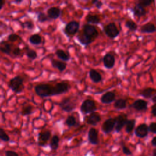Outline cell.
I'll list each match as a JSON object with an SVG mask.
<instances>
[{"mask_svg": "<svg viewBox=\"0 0 156 156\" xmlns=\"http://www.w3.org/2000/svg\"><path fill=\"white\" fill-rule=\"evenodd\" d=\"M99 35L96 27L90 24H85L77 35V40L83 46H88L94 41Z\"/></svg>", "mask_w": 156, "mask_h": 156, "instance_id": "6da1fadb", "label": "cell"}, {"mask_svg": "<svg viewBox=\"0 0 156 156\" xmlns=\"http://www.w3.org/2000/svg\"><path fill=\"white\" fill-rule=\"evenodd\" d=\"M35 93L41 98H47L55 96L54 85L49 83H39L35 86Z\"/></svg>", "mask_w": 156, "mask_h": 156, "instance_id": "7a4b0ae2", "label": "cell"}, {"mask_svg": "<svg viewBox=\"0 0 156 156\" xmlns=\"http://www.w3.org/2000/svg\"><path fill=\"white\" fill-rule=\"evenodd\" d=\"M23 82L24 78L20 75H17L10 79L8 83V86L13 92L16 94H18L21 93L24 88Z\"/></svg>", "mask_w": 156, "mask_h": 156, "instance_id": "3957f363", "label": "cell"}, {"mask_svg": "<svg viewBox=\"0 0 156 156\" xmlns=\"http://www.w3.org/2000/svg\"><path fill=\"white\" fill-rule=\"evenodd\" d=\"M60 108L65 112H71L76 107V101L71 96L65 97L58 103Z\"/></svg>", "mask_w": 156, "mask_h": 156, "instance_id": "277c9868", "label": "cell"}, {"mask_svg": "<svg viewBox=\"0 0 156 156\" xmlns=\"http://www.w3.org/2000/svg\"><path fill=\"white\" fill-rule=\"evenodd\" d=\"M80 23L77 21H71L66 23L63 32L68 37L74 36L79 30Z\"/></svg>", "mask_w": 156, "mask_h": 156, "instance_id": "5b68a950", "label": "cell"}, {"mask_svg": "<svg viewBox=\"0 0 156 156\" xmlns=\"http://www.w3.org/2000/svg\"><path fill=\"white\" fill-rule=\"evenodd\" d=\"M80 110L83 114H91L97 110L96 102L94 100L87 99L82 103Z\"/></svg>", "mask_w": 156, "mask_h": 156, "instance_id": "8992f818", "label": "cell"}, {"mask_svg": "<svg viewBox=\"0 0 156 156\" xmlns=\"http://www.w3.org/2000/svg\"><path fill=\"white\" fill-rule=\"evenodd\" d=\"M103 30L105 35L111 39L117 37L119 34V30L116 24L113 22L109 23L104 26Z\"/></svg>", "mask_w": 156, "mask_h": 156, "instance_id": "52a82bcc", "label": "cell"}, {"mask_svg": "<svg viewBox=\"0 0 156 156\" xmlns=\"http://www.w3.org/2000/svg\"><path fill=\"white\" fill-rule=\"evenodd\" d=\"M54 88H55V94L56 96V95H59V94H62L66 93L70 89L71 86L68 82L65 81H62V82L56 83L54 85Z\"/></svg>", "mask_w": 156, "mask_h": 156, "instance_id": "ba28073f", "label": "cell"}, {"mask_svg": "<svg viewBox=\"0 0 156 156\" xmlns=\"http://www.w3.org/2000/svg\"><path fill=\"white\" fill-rule=\"evenodd\" d=\"M127 121V115L126 113H121L116 116V126L115 127L116 132H119L126 126Z\"/></svg>", "mask_w": 156, "mask_h": 156, "instance_id": "9c48e42d", "label": "cell"}, {"mask_svg": "<svg viewBox=\"0 0 156 156\" xmlns=\"http://www.w3.org/2000/svg\"><path fill=\"white\" fill-rule=\"evenodd\" d=\"M116 126V117L110 118L106 119L102 125V130L105 133H110L115 127Z\"/></svg>", "mask_w": 156, "mask_h": 156, "instance_id": "30bf717a", "label": "cell"}, {"mask_svg": "<svg viewBox=\"0 0 156 156\" xmlns=\"http://www.w3.org/2000/svg\"><path fill=\"white\" fill-rule=\"evenodd\" d=\"M102 62L104 66L107 69L112 68L115 63V58L114 55L110 52L106 53L102 57Z\"/></svg>", "mask_w": 156, "mask_h": 156, "instance_id": "8fae6325", "label": "cell"}, {"mask_svg": "<svg viewBox=\"0 0 156 156\" xmlns=\"http://www.w3.org/2000/svg\"><path fill=\"white\" fill-rule=\"evenodd\" d=\"M149 131V126L145 123H142L136 127L135 133L139 138H144L147 135Z\"/></svg>", "mask_w": 156, "mask_h": 156, "instance_id": "7c38bea8", "label": "cell"}, {"mask_svg": "<svg viewBox=\"0 0 156 156\" xmlns=\"http://www.w3.org/2000/svg\"><path fill=\"white\" fill-rule=\"evenodd\" d=\"M136 111H144L147 108V102L142 99L135 101L130 106Z\"/></svg>", "mask_w": 156, "mask_h": 156, "instance_id": "4fadbf2b", "label": "cell"}, {"mask_svg": "<svg viewBox=\"0 0 156 156\" xmlns=\"http://www.w3.org/2000/svg\"><path fill=\"white\" fill-rule=\"evenodd\" d=\"M51 131L50 130H44L38 133V144L40 146H43L46 144L48 141L51 137Z\"/></svg>", "mask_w": 156, "mask_h": 156, "instance_id": "5bb4252c", "label": "cell"}, {"mask_svg": "<svg viewBox=\"0 0 156 156\" xmlns=\"http://www.w3.org/2000/svg\"><path fill=\"white\" fill-rule=\"evenodd\" d=\"M115 97L116 94L113 91H107L101 96L100 100L102 104H109L115 101Z\"/></svg>", "mask_w": 156, "mask_h": 156, "instance_id": "9a60e30c", "label": "cell"}, {"mask_svg": "<svg viewBox=\"0 0 156 156\" xmlns=\"http://www.w3.org/2000/svg\"><path fill=\"white\" fill-rule=\"evenodd\" d=\"M88 138L89 142L92 144L96 145L99 143V136H98V131L94 127L90 128L88 131Z\"/></svg>", "mask_w": 156, "mask_h": 156, "instance_id": "2e32d148", "label": "cell"}, {"mask_svg": "<svg viewBox=\"0 0 156 156\" xmlns=\"http://www.w3.org/2000/svg\"><path fill=\"white\" fill-rule=\"evenodd\" d=\"M101 120V117L98 113L93 112L90 114L86 118V122L88 124L95 126Z\"/></svg>", "mask_w": 156, "mask_h": 156, "instance_id": "e0dca14e", "label": "cell"}, {"mask_svg": "<svg viewBox=\"0 0 156 156\" xmlns=\"http://www.w3.org/2000/svg\"><path fill=\"white\" fill-rule=\"evenodd\" d=\"M132 11L133 13V15L138 18L146 15L147 13V11L146 10V9L142 7L138 2H137L134 5L132 9Z\"/></svg>", "mask_w": 156, "mask_h": 156, "instance_id": "ac0fdd59", "label": "cell"}, {"mask_svg": "<svg viewBox=\"0 0 156 156\" xmlns=\"http://www.w3.org/2000/svg\"><path fill=\"white\" fill-rule=\"evenodd\" d=\"M61 14V10L58 7H51L47 10V15L49 19L56 20Z\"/></svg>", "mask_w": 156, "mask_h": 156, "instance_id": "d6986e66", "label": "cell"}, {"mask_svg": "<svg viewBox=\"0 0 156 156\" xmlns=\"http://www.w3.org/2000/svg\"><path fill=\"white\" fill-rule=\"evenodd\" d=\"M140 95L146 99L152 98L156 95V89L152 87L145 88L140 92Z\"/></svg>", "mask_w": 156, "mask_h": 156, "instance_id": "ffe728a7", "label": "cell"}, {"mask_svg": "<svg viewBox=\"0 0 156 156\" xmlns=\"http://www.w3.org/2000/svg\"><path fill=\"white\" fill-rule=\"evenodd\" d=\"M12 46H13L12 44L5 41H1L0 50L1 52H2L3 54H7V55H10L11 53L12 54V51L13 49L12 48Z\"/></svg>", "mask_w": 156, "mask_h": 156, "instance_id": "44dd1931", "label": "cell"}, {"mask_svg": "<svg viewBox=\"0 0 156 156\" xmlns=\"http://www.w3.org/2000/svg\"><path fill=\"white\" fill-rule=\"evenodd\" d=\"M140 32L144 34H151L156 32V26L152 23H147L140 27Z\"/></svg>", "mask_w": 156, "mask_h": 156, "instance_id": "7402d4cb", "label": "cell"}, {"mask_svg": "<svg viewBox=\"0 0 156 156\" xmlns=\"http://www.w3.org/2000/svg\"><path fill=\"white\" fill-rule=\"evenodd\" d=\"M51 63L52 66L54 68L57 69L60 72L63 71L66 69V65H67L66 63H65L64 62H62V61H60L58 60H56V59H54V58H52L51 60Z\"/></svg>", "mask_w": 156, "mask_h": 156, "instance_id": "603a6c76", "label": "cell"}, {"mask_svg": "<svg viewBox=\"0 0 156 156\" xmlns=\"http://www.w3.org/2000/svg\"><path fill=\"white\" fill-rule=\"evenodd\" d=\"M88 73H89L90 78L93 82L96 83L102 81V77L101 74L96 69H91Z\"/></svg>", "mask_w": 156, "mask_h": 156, "instance_id": "cb8c5ba5", "label": "cell"}, {"mask_svg": "<svg viewBox=\"0 0 156 156\" xmlns=\"http://www.w3.org/2000/svg\"><path fill=\"white\" fill-rule=\"evenodd\" d=\"M85 21L88 24H98L101 22V19L99 16L97 15H91L88 14L85 16Z\"/></svg>", "mask_w": 156, "mask_h": 156, "instance_id": "d4e9b609", "label": "cell"}, {"mask_svg": "<svg viewBox=\"0 0 156 156\" xmlns=\"http://www.w3.org/2000/svg\"><path fill=\"white\" fill-rule=\"evenodd\" d=\"M57 57L63 61H68L70 59V55L69 53H67L65 51L61 49H58L55 52Z\"/></svg>", "mask_w": 156, "mask_h": 156, "instance_id": "484cf974", "label": "cell"}, {"mask_svg": "<svg viewBox=\"0 0 156 156\" xmlns=\"http://www.w3.org/2000/svg\"><path fill=\"white\" fill-rule=\"evenodd\" d=\"M113 107L116 110H123L127 107V101L124 99H118L115 101Z\"/></svg>", "mask_w": 156, "mask_h": 156, "instance_id": "4316f807", "label": "cell"}, {"mask_svg": "<svg viewBox=\"0 0 156 156\" xmlns=\"http://www.w3.org/2000/svg\"><path fill=\"white\" fill-rule=\"evenodd\" d=\"M29 41L32 44L38 45L41 44L42 41V38L39 34H34L29 37Z\"/></svg>", "mask_w": 156, "mask_h": 156, "instance_id": "83f0119b", "label": "cell"}, {"mask_svg": "<svg viewBox=\"0 0 156 156\" xmlns=\"http://www.w3.org/2000/svg\"><path fill=\"white\" fill-rule=\"evenodd\" d=\"M24 49L25 51V54L28 58H30L31 60H34L37 58V57H38L37 52L35 50L29 48L27 46H26L24 48Z\"/></svg>", "mask_w": 156, "mask_h": 156, "instance_id": "f1b7e54d", "label": "cell"}, {"mask_svg": "<svg viewBox=\"0 0 156 156\" xmlns=\"http://www.w3.org/2000/svg\"><path fill=\"white\" fill-rule=\"evenodd\" d=\"M66 125L69 127H76L79 125V122H77L76 118L73 115H68L65 120Z\"/></svg>", "mask_w": 156, "mask_h": 156, "instance_id": "f546056e", "label": "cell"}, {"mask_svg": "<svg viewBox=\"0 0 156 156\" xmlns=\"http://www.w3.org/2000/svg\"><path fill=\"white\" fill-rule=\"evenodd\" d=\"M59 141H60V138L57 135H54L50 141V147L52 150L53 151H55L58 147V144H59Z\"/></svg>", "mask_w": 156, "mask_h": 156, "instance_id": "4dcf8cb0", "label": "cell"}, {"mask_svg": "<svg viewBox=\"0 0 156 156\" xmlns=\"http://www.w3.org/2000/svg\"><path fill=\"white\" fill-rule=\"evenodd\" d=\"M33 107L31 105H27L22 107L21 114L22 116H27L33 113Z\"/></svg>", "mask_w": 156, "mask_h": 156, "instance_id": "1f68e13d", "label": "cell"}, {"mask_svg": "<svg viewBox=\"0 0 156 156\" xmlns=\"http://www.w3.org/2000/svg\"><path fill=\"white\" fill-rule=\"evenodd\" d=\"M136 121L135 119H128L126 124V132L128 133H130L134 129L135 126Z\"/></svg>", "mask_w": 156, "mask_h": 156, "instance_id": "d6a6232c", "label": "cell"}, {"mask_svg": "<svg viewBox=\"0 0 156 156\" xmlns=\"http://www.w3.org/2000/svg\"><path fill=\"white\" fill-rule=\"evenodd\" d=\"M125 26L131 31H136L138 28L136 23L131 20H127L125 23Z\"/></svg>", "mask_w": 156, "mask_h": 156, "instance_id": "836d02e7", "label": "cell"}, {"mask_svg": "<svg viewBox=\"0 0 156 156\" xmlns=\"http://www.w3.org/2000/svg\"><path fill=\"white\" fill-rule=\"evenodd\" d=\"M49 20V18L48 17V16L43 12H39L37 15V21L39 23H43L44 22L48 21Z\"/></svg>", "mask_w": 156, "mask_h": 156, "instance_id": "e575fe53", "label": "cell"}, {"mask_svg": "<svg viewBox=\"0 0 156 156\" xmlns=\"http://www.w3.org/2000/svg\"><path fill=\"white\" fill-rule=\"evenodd\" d=\"M20 38H21V37L18 35H17L16 34H15V33H12V34H9L7 37L8 42H15Z\"/></svg>", "mask_w": 156, "mask_h": 156, "instance_id": "d590c367", "label": "cell"}, {"mask_svg": "<svg viewBox=\"0 0 156 156\" xmlns=\"http://www.w3.org/2000/svg\"><path fill=\"white\" fill-rule=\"evenodd\" d=\"M22 26L24 28H26L29 30H32L34 28V24L30 20H26L23 23Z\"/></svg>", "mask_w": 156, "mask_h": 156, "instance_id": "8d00e7d4", "label": "cell"}, {"mask_svg": "<svg viewBox=\"0 0 156 156\" xmlns=\"http://www.w3.org/2000/svg\"><path fill=\"white\" fill-rule=\"evenodd\" d=\"M0 138L3 141H9L10 140L9 135L5 133L2 128L0 129Z\"/></svg>", "mask_w": 156, "mask_h": 156, "instance_id": "74e56055", "label": "cell"}, {"mask_svg": "<svg viewBox=\"0 0 156 156\" xmlns=\"http://www.w3.org/2000/svg\"><path fill=\"white\" fill-rule=\"evenodd\" d=\"M142 7L146 8L151 5L152 3L154 2V1L152 0H140L138 2Z\"/></svg>", "mask_w": 156, "mask_h": 156, "instance_id": "f35d334b", "label": "cell"}, {"mask_svg": "<svg viewBox=\"0 0 156 156\" xmlns=\"http://www.w3.org/2000/svg\"><path fill=\"white\" fill-rule=\"evenodd\" d=\"M20 54H21V49L18 46L14 47L12 51V54L14 56H19Z\"/></svg>", "mask_w": 156, "mask_h": 156, "instance_id": "ab89813d", "label": "cell"}, {"mask_svg": "<svg viewBox=\"0 0 156 156\" xmlns=\"http://www.w3.org/2000/svg\"><path fill=\"white\" fill-rule=\"evenodd\" d=\"M149 130L154 133H156V122H151L149 124Z\"/></svg>", "mask_w": 156, "mask_h": 156, "instance_id": "60d3db41", "label": "cell"}, {"mask_svg": "<svg viewBox=\"0 0 156 156\" xmlns=\"http://www.w3.org/2000/svg\"><path fill=\"white\" fill-rule=\"evenodd\" d=\"M122 152H123V153L124 154H126V155H132V152L130 151V149L127 147H126V146H122Z\"/></svg>", "mask_w": 156, "mask_h": 156, "instance_id": "b9f144b4", "label": "cell"}, {"mask_svg": "<svg viewBox=\"0 0 156 156\" xmlns=\"http://www.w3.org/2000/svg\"><path fill=\"white\" fill-rule=\"evenodd\" d=\"M5 154L6 156H18V154L13 151H7Z\"/></svg>", "mask_w": 156, "mask_h": 156, "instance_id": "7bdbcfd3", "label": "cell"}, {"mask_svg": "<svg viewBox=\"0 0 156 156\" xmlns=\"http://www.w3.org/2000/svg\"><path fill=\"white\" fill-rule=\"evenodd\" d=\"M151 113L155 117H156V104H154V105L151 107Z\"/></svg>", "mask_w": 156, "mask_h": 156, "instance_id": "ee69618b", "label": "cell"}, {"mask_svg": "<svg viewBox=\"0 0 156 156\" xmlns=\"http://www.w3.org/2000/svg\"><path fill=\"white\" fill-rule=\"evenodd\" d=\"M94 5L96 6V8L101 9L102 7V5H103V2L102 1H98V2L95 4Z\"/></svg>", "mask_w": 156, "mask_h": 156, "instance_id": "f6af8a7d", "label": "cell"}, {"mask_svg": "<svg viewBox=\"0 0 156 156\" xmlns=\"http://www.w3.org/2000/svg\"><path fill=\"white\" fill-rule=\"evenodd\" d=\"M151 143H152V144L153 146H156V136H154V137L152 138V141H151Z\"/></svg>", "mask_w": 156, "mask_h": 156, "instance_id": "bcb514c9", "label": "cell"}, {"mask_svg": "<svg viewBox=\"0 0 156 156\" xmlns=\"http://www.w3.org/2000/svg\"><path fill=\"white\" fill-rule=\"evenodd\" d=\"M151 100H152V101L154 102V104H156V95L154 96L153 98H151Z\"/></svg>", "mask_w": 156, "mask_h": 156, "instance_id": "7dc6e473", "label": "cell"}, {"mask_svg": "<svg viewBox=\"0 0 156 156\" xmlns=\"http://www.w3.org/2000/svg\"><path fill=\"white\" fill-rule=\"evenodd\" d=\"M4 4H5V1H1V7H0V9H2V7H3V6L4 5Z\"/></svg>", "mask_w": 156, "mask_h": 156, "instance_id": "c3c4849f", "label": "cell"}, {"mask_svg": "<svg viewBox=\"0 0 156 156\" xmlns=\"http://www.w3.org/2000/svg\"><path fill=\"white\" fill-rule=\"evenodd\" d=\"M22 2H23V0H19V1H14V2L16 3V4H20V3Z\"/></svg>", "mask_w": 156, "mask_h": 156, "instance_id": "681fc988", "label": "cell"}, {"mask_svg": "<svg viewBox=\"0 0 156 156\" xmlns=\"http://www.w3.org/2000/svg\"><path fill=\"white\" fill-rule=\"evenodd\" d=\"M153 156H156V149L153 151Z\"/></svg>", "mask_w": 156, "mask_h": 156, "instance_id": "f907efd6", "label": "cell"}]
</instances>
